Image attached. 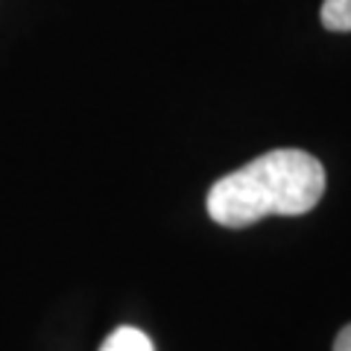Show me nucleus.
Here are the masks:
<instances>
[{"mask_svg": "<svg viewBox=\"0 0 351 351\" xmlns=\"http://www.w3.org/2000/svg\"><path fill=\"white\" fill-rule=\"evenodd\" d=\"M325 193L322 161L304 149H272L232 170L208 191V217L226 228H246L269 214L299 217Z\"/></svg>", "mask_w": 351, "mask_h": 351, "instance_id": "obj_1", "label": "nucleus"}, {"mask_svg": "<svg viewBox=\"0 0 351 351\" xmlns=\"http://www.w3.org/2000/svg\"><path fill=\"white\" fill-rule=\"evenodd\" d=\"M100 351H156V348H152V339L141 331V328L120 325L106 337Z\"/></svg>", "mask_w": 351, "mask_h": 351, "instance_id": "obj_2", "label": "nucleus"}, {"mask_svg": "<svg viewBox=\"0 0 351 351\" xmlns=\"http://www.w3.org/2000/svg\"><path fill=\"white\" fill-rule=\"evenodd\" d=\"M319 21L331 32H351V0H322Z\"/></svg>", "mask_w": 351, "mask_h": 351, "instance_id": "obj_3", "label": "nucleus"}, {"mask_svg": "<svg viewBox=\"0 0 351 351\" xmlns=\"http://www.w3.org/2000/svg\"><path fill=\"white\" fill-rule=\"evenodd\" d=\"M331 351H351V322L343 328V331L337 334V339H334V348Z\"/></svg>", "mask_w": 351, "mask_h": 351, "instance_id": "obj_4", "label": "nucleus"}]
</instances>
